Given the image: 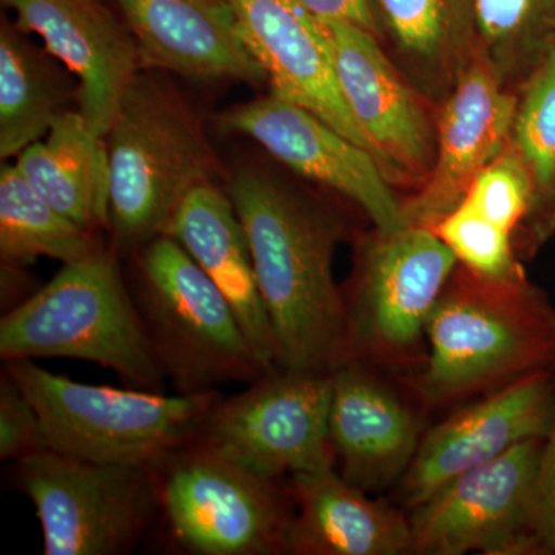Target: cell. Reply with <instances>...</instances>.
<instances>
[{
    "mask_svg": "<svg viewBox=\"0 0 555 555\" xmlns=\"http://www.w3.org/2000/svg\"><path fill=\"white\" fill-rule=\"evenodd\" d=\"M228 195L246 232L275 334L278 369L328 374L341 334L334 257L345 233L343 222L261 170H240Z\"/></svg>",
    "mask_w": 555,
    "mask_h": 555,
    "instance_id": "1",
    "label": "cell"
},
{
    "mask_svg": "<svg viewBox=\"0 0 555 555\" xmlns=\"http://www.w3.org/2000/svg\"><path fill=\"white\" fill-rule=\"evenodd\" d=\"M426 337L425 366L400 382L426 412L459 408L553 367L555 308L526 275L488 280L459 264Z\"/></svg>",
    "mask_w": 555,
    "mask_h": 555,
    "instance_id": "2",
    "label": "cell"
},
{
    "mask_svg": "<svg viewBox=\"0 0 555 555\" xmlns=\"http://www.w3.org/2000/svg\"><path fill=\"white\" fill-rule=\"evenodd\" d=\"M107 138L108 230L119 257L169 235L181 204L214 182L218 163L188 102L149 73L131 80Z\"/></svg>",
    "mask_w": 555,
    "mask_h": 555,
    "instance_id": "3",
    "label": "cell"
},
{
    "mask_svg": "<svg viewBox=\"0 0 555 555\" xmlns=\"http://www.w3.org/2000/svg\"><path fill=\"white\" fill-rule=\"evenodd\" d=\"M0 358H73L109 369L130 387L166 389L112 248L64 264L27 301L3 313Z\"/></svg>",
    "mask_w": 555,
    "mask_h": 555,
    "instance_id": "4",
    "label": "cell"
},
{
    "mask_svg": "<svg viewBox=\"0 0 555 555\" xmlns=\"http://www.w3.org/2000/svg\"><path fill=\"white\" fill-rule=\"evenodd\" d=\"M456 266L433 229H374L361 236L356 269L341 288L334 369L360 363L408 377L425 366L427 321Z\"/></svg>",
    "mask_w": 555,
    "mask_h": 555,
    "instance_id": "5",
    "label": "cell"
},
{
    "mask_svg": "<svg viewBox=\"0 0 555 555\" xmlns=\"http://www.w3.org/2000/svg\"><path fill=\"white\" fill-rule=\"evenodd\" d=\"M3 371L38 412L43 449L107 465H156L198 434L221 397L87 385L33 360L5 361Z\"/></svg>",
    "mask_w": 555,
    "mask_h": 555,
    "instance_id": "6",
    "label": "cell"
},
{
    "mask_svg": "<svg viewBox=\"0 0 555 555\" xmlns=\"http://www.w3.org/2000/svg\"><path fill=\"white\" fill-rule=\"evenodd\" d=\"M133 255L131 297L153 356L178 393L248 385L269 374L235 310L177 240L159 236Z\"/></svg>",
    "mask_w": 555,
    "mask_h": 555,
    "instance_id": "7",
    "label": "cell"
},
{
    "mask_svg": "<svg viewBox=\"0 0 555 555\" xmlns=\"http://www.w3.org/2000/svg\"><path fill=\"white\" fill-rule=\"evenodd\" d=\"M159 518L193 555L287 554V478L259 476L193 437L152 466Z\"/></svg>",
    "mask_w": 555,
    "mask_h": 555,
    "instance_id": "8",
    "label": "cell"
},
{
    "mask_svg": "<svg viewBox=\"0 0 555 555\" xmlns=\"http://www.w3.org/2000/svg\"><path fill=\"white\" fill-rule=\"evenodd\" d=\"M46 555L129 554L159 518L152 467L107 465L40 449L16 460Z\"/></svg>",
    "mask_w": 555,
    "mask_h": 555,
    "instance_id": "9",
    "label": "cell"
},
{
    "mask_svg": "<svg viewBox=\"0 0 555 555\" xmlns=\"http://www.w3.org/2000/svg\"><path fill=\"white\" fill-rule=\"evenodd\" d=\"M332 374L275 369L219 397L196 438L259 476L284 480L337 467L332 444Z\"/></svg>",
    "mask_w": 555,
    "mask_h": 555,
    "instance_id": "10",
    "label": "cell"
},
{
    "mask_svg": "<svg viewBox=\"0 0 555 555\" xmlns=\"http://www.w3.org/2000/svg\"><path fill=\"white\" fill-rule=\"evenodd\" d=\"M543 438L449 481L409 513L415 555H532L529 520Z\"/></svg>",
    "mask_w": 555,
    "mask_h": 555,
    "instance_id": "11",
    "label": "cell"
},
{
    "mask_svg": "<svg viewBox=\"0 0 555 555\" xmlns=\"http://www.w3.org/2000/svg\"><path fill=\"white\" fill-rule=\"evenodd\" d=\"M222 126L254 139L292 170L345 196L375 229L396 232L411 225L377 156L308 108L270 93L230 109Z\"/></svg>",
    "mask_w": 555,
    "mask_h": 555,
    "instance_id": "12",
    "label": "cell"
},
{
    "mask_svg": "<svg viewBox=\"0 0 555 555\" xmlns=\"http://www.w3.org/2000/svg\"><path fill=\"white\" fill-rule=\"evenodd\" d=\"M554 400L555 379L546 369L467 401L436 426L427 427L411 466L397 485L403 509L411 511L449 481L517 444L545 438Z\"/></svg>",
    "mask_w": 555,
    "mask_h": 555,
    "instance_id": "13",
    "label": "cell"
},
{
    "mask_svg": "<svg viewBox=\"0 0 555 555\" xmlns=\"http://www.w3.org/2000/svg\"><path fill=\"white\" fill-rule=\"evenodd\" d=\"M518 98L483 50L444 98L433 169L403 201L409 224L434 229L465 199L474 179L511 144Z\"/></svg>",
    "mask_w": 555,
    "mask_h": 555,
    "instance_id": "14",
    "label": "cell"
},
{
    "mask_svg": "<svg viewBox=\"0 0 555 555\" xmlns=\"http://www.w3.org/2000/svg\"><path fill=\"white\" fill-rule=\"evenodd\" d=\"M331 374L328 426L338 473L367 494L397 486L427 429L425 409L377 367L349 363Z\"/></svg>",
    "mask_w": 555,
    "mask_h": 555,
    "instance_id": "15",
    "label": "cell"
},
{
    "mask_svg": "<svg viewBox=\"0 0 555 555\" xmlns=\"http://www.w3.org/2000/svg\"><path fill=\"white\" fill-rule=\"evenodd\" d=\"M326 24L343 96L372 152L383 169L423 184L437 152V127L425 102L401 78L377 35L346 22Z\"/></svg>",
    "mask_w": 555,
    "mask_h": 555,
    "instance_id": "16",
    "label": "cell"
},
{
    "mask_svg": "<svg viewBox=\"0 0 555 555\" xmlns=\"http://www.w3.org/2000/svg\"><path fill=\"white\" fill-rule=\"evenodd\" d=\"M244 43L273 96L308 108L372 152L339 87L326 22L299 0H230ZM374 153V152H372Z\"/></svg>",
    "mask_w": 555,
    "mask_h": 555,
    "instance_id": "17",
    "label": "cell"
},
{
    "mask_svg": "<svg viewBox=\"0 0 555 555\" xmlns=\"http://www.w3.org/2000/svg\"><path fill=\"white\" fill-rule=\"evenodd\" d=\"M20 30L35 33L79 80V113L107 138L142 64L130 28L102 0H3Z\"/></svg>",
    "mask_w": 555,
    "mask_h": 555,
    "instance_id": "18",
    "label": "cell"
},
{
    "mask_svg": "<svg viewBox=\"0 0 555 555\" xmlns=\"http://www.w3.org/2000/svg\"><path fill=\"white\" fill-rule=\"evenodd\" d=\"M141 61L198 79L261 83L230 0H116Z\"/></svg>",
    "mask_w": 555,
    "mask_h": 555,
    "instance_id": "19",
    "label": "cell"
},
{
    "mask_svg": "<svg viewBox=\"0 0 555 555\" xmlns=\"http://www.w3.org/2000/svg\"><path fill=\"white\" fill-rule=\"evenodd\" d=\"M294 516L291 555H406L412 553L409 513L379 502L334 469L287 478Z\"/></svg>",
    "mask_w": 555,
    "mask_h": 555,
    "instance_id": "20",
    "label": "cell"
},
{
    "mask_svg": "<svg viewBox=\"0 0 555 555\" xmlns=\"http://www.w3.org/2000/svg\"><path fill=\"white\" fill-rule=\"evenodd\" d=\"M169 235L228 299L266 371H275V334L259 292L246 232L230 196L214 182L199 185L179 207Z\"/></svg>",
    "mask_w": 555,
    "mask_h": 555,
    "instance_id": "21",
    "label": "cell"
},
{
    "mask_svg": "<svg viewBox=\"0 0 555 555\" xmlns=\"http://www.w3.org/2000/svg\"><path fill=\"white\" fill-rule=\"evenodd\" d=\"M16 166L64 217L91 232L108 230V150L79 112L60 113L46 139L28 145Z\"/></svg>",
    "mask_w": 555,
    "mask_h": 555,
    "instance_id": "22",
    "label": "cell"
},
{
    "mask_svg": "<svg viewBox=\"0 0 555 555\" xmlns=\"http://www.w3.org/2000/svg\"><path fill=\"white\" fill-rule=\"evenodd\" d=\"M412 82L447 98L481 49L477 0H375Z\"/></svg>",
    "mask_w": 555,
    "mask_h": 555,
    "instance_id": "23",
    "label": "cell"
},
{
    "mask_svg": "<svg viewBox=\"0 0 555 555\" xmlns=\"http://www.w3.org/2000/svg\"><path fill=\"white\" fill-rule=\"evenodd\" d=\"M98 232L80 228L47 203L22 177L16 164L0 170V258L22 268L38 258L68 262L104 250Z\"/></svg>",
    "mask_w": 555,
    "mask_h": 555,
    "instance_id": "24",
    "label": "cell"
},
{
    "mask_svg": "<svg viewBox=\"0 0 555 555\" xmlns=\"http://www.w3.org/2000/svg\"><path fill=\"white\" fill-rule=\"evenodd\" d=\"M65 98L64 83L42 54L9 25L0 31V156H20L49 133Z\"/></svg>",
    "mask_w": 555,
    "mask_h": 555,
    "instance_id": "25",
    "label": "cell"
},
{
    "mask_svg": "<svg viewBox=\"0 0 555 555\" xmlns=\"http://www.w3.org/2000/svg\"><path fill=\"white\" fill-rule=\"evenodd\" d=\"M511 142L534 184V206L521 230L539 244L555 229V46L526 76Z\"/></svg>",
    "mask_w": 555,
    "mask_h": 555,
    "instance_id": "26",
    "label": "cell"
},
{
    "mask_svg": "<svg viewBox=\"0 0 555 555\" xmlns=\"http://www.w3.org/2000/svg\"><path fill=\"white\" fill-rule=\"evenodd\" d=\"M481 50L505 82L534 69L555 35V0H477Z\"/></svg>",
    "mask_w": 555,
    "mask_h": 555,
    "instance_id": "27",
    "label": "cell"
},
{
    "mask_svg": "<svg viewBox=\"0 0 555 555\" xmlns=\"http://www.w3.org/2000/svg\"><path fill=\"white\" fill-rule=\"evenodd\" d=\"M463 268L488 280L526 275L517 258L516 236L462 201L433 229Z\"/></svg>",
    "mask_w": 555,
    "mask_h": 555,
    "instance_id": "28",
    "label": "cell"
},
{
    "mask_svg": "<svg viewBox=\"0 0 555 555\" xmlns=\"http://www.w3.org/2000/svg\"><path fill=\"white\" fill-rule=\"evenodd\" d=\"M463 201L517 238L534 206V184L513 142L477 175Z\"/></svg>",
    "mask_w": 555,
    "mask_h": 555,
    "instance_id": "29",
    "label": "cell"
},
{
    "mask_svg": "<svg viewBox=\"0 0 555 555\" xmlns=\"http://www.w3.org/2000/svg\"><path fill=\"white\" fill-rule=\"evenodd\" d=\"M43 449L38 412L9 372L0 378V460H21Z\"/></svg>",
    "mask_w": 555,
    "mask_h": 555,
    "instance_id": "30",
    "label": "cell"
},
{
    "mask_svg": "<svg viewBox=\"0 0 555 555\" xmlns=\"http://www.w3.org/2000/svg\"><path fill=\"white\" fill-rule=\"evenodd\" d=\"M551 371L555 379V361ZM529 542L532 555H555V400L537 473Z\"/></svg>",
    "mask_w": 555,
    "mask_h": 555,
    "instance_id": "31",
    "label": "cell"
},
{
    "mask_svg": "<svg viewBox=\"0 0 555 555\" xmlns=\"http://www.w3.org/2000/svg\"><path fill=\"white\" fill-rule=\"evenodd\" d=\"M302 5L323 22H346L379 35L377 3L375 0H299Z\"/></svg>",
    "mask_w": 555,
    "mask_h": 555,
    "instance_id": "32",
    "label": "cell"
},
{
    "mask_svg": "<svg viewBox=\"0 0 555 555\" xmlns=\"http://www.w3.org/2000/svg\"><path fill=\"white\" fill-rule=\"evenodd\" d=\"M553 46H555V35H554Z\"/></svg>",
    "mask_w": 555,
    "mask_h": 555,
    "instance_id": "33",
    "label": "cell"
}]
</instances>
